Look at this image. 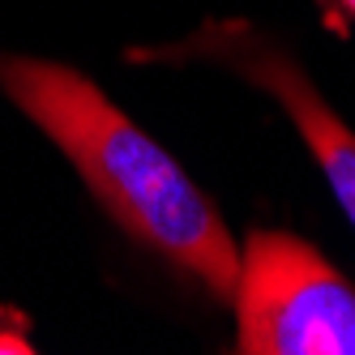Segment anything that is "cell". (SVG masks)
<instances>
[{
    "label": "cell",
    "instance_id": "obj_1",
    "mask_svg": "<svg viewBox=\"0 0 355 355\" xmlns=\"http://www.w3.org/2000/svg\"><path fill=\"white\" fill-rule=\"evenodd\" d=\"M0 86L52 137L86 189L137 244L193 274L214 300H232L240 248L189 171L146 137L112 98L52 60L0 56Z\"/></svg>",
    "mask_w": 355,
    "mask_h": 355
},
{
    "label": "cell",
    "instance_id": "obj_4",
    "mask_svg": "<svg viewBox=\"0 0 355 355\" xmlns=\"http://www.w3.org/2000/svg\"><path fill=\"white\" fill-rule=\"evenodd\" d=\"M321 21L338 39H347L351 26H355V0H321Z\"/></svg>",
    "mask_w": 355,
    "mask_h": 355
},
{
    "label": "cell",
    "instance_id": "obj_2",
    "mask_svg": "<svg viewBox=\"0 0 355 355\" xmlns=\"http://www.w3.org/2000/svg\"><path fill=\"white\" fill-rule=\"evenodd\" d=\"M232 300L244 355H355V287L291 232L248 236Z\"/></svg>",
    "mask_w": 355,
    "mask_h": 355
},
{
    "label": "cell",
    "instance_id": "obj_3",
    "mask_svg": "<svg viewBox=\"0 0 355 355\" xmlns=\"http://www.w3.org/2000/svg\"><path fill=\"white\" fill-rule=\"evenodd\" d=\"M184 52L218 60V64H232L252 86L270 90L278 103H283V112L304 133L317 167L325 171L338 206L347 210V218L355 227V133L317 94V86L309 82V73H304L287 52H278L266 35H257L252 26H240V21H214V26H206L201 35L184 39Z\"/></svg>",
    "mask_w": 355,
    "mask_h": 355
}]
</instances>
